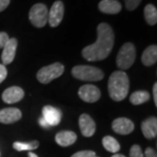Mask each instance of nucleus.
<instances>
[{
  "label": "nucleus",
  "mask_w": 157,
  "mask_h": 157,
  "mask_svg": "<svg viewBox=\"0 0 157 157\" xmlns=\"http://www.w3.org/2000/svg\"><path fill=\"white\" fill-rule=\"evenodd\" d=\"M61 112L52 106H45L42 110V118L49 126H57L61 121Z\"/></svg>",
  "instance_id": "nucleus-11"
},
{
  "label": "nucleus",
  "mask_w": 157,
  "mask_h": 157,
  "mask_svg": "<svg viewBox=\"0 0 157 157\" xmlns=\"http://www.w3.org/2000/svg\"><path fill=\"white\" fill-rule=\"evenodd\" d=\"M153 95H154L155 104V106H157V83H155L154 86H153Z\"/></svg>",
  "instance_id": "nucleus-30"
},
{
  "label": "nucleus",
  "mask_w": 157,
  "mask_h": 157,
  "mask_svg": "<svg viewBox=\"0 0 157 157\" xmlns=\"http://www.w3.org/2000/svg\"><path fill=\"white\" fill-rule=\"evenodd\" d=\"M129 91V79L123 71H115L108 79V94L115 101H121L127 97Z\"/></svg>",
  "instance_id": "nucleus-2"
},
{
  "label": "nucleus",
  "mask_w": 157,
  "mask_h": 157,
  "mask_svg": "<svg viewBox=\"0 0 157 157\" xmlns=\"http://www.w3.org/2000/svg\"><path fill=\"white\" fill-rule=\"evenodd\" d=\"M65 67L61 63H53L50 66L39 69L37 73V78L42 84H48L53 79L59 78L64 73Z\"/></svg>",
  "instance_id": "nucleus-5"
},
{
  "label": "nucleus",
  "mask_w": 157,
  "mask_h": 157,
  "mask_svg": "<svg viewBox=\"0 0 157 157\" xmlns=\"http://www.w3.org/2000/svg\"><path fill=\"white\" fill-rule=\"evenodd\" d=\"M28 156L29 157H39L36 154H33V153H32V152H30L28 154Z\"/></svg>",
  "instance_id": "nucleus-32"
},
{
  "label": "nucleus",
  "mask_w": 157,
  "mask_h": 157,
  "mask_svg": "<svg viewBox=\"0 0 157 157\" xmlns=\"http://www.w3.org/2000/svg\"><path fill=\"white\" fill-rule=\"evenodd\" d=\"M74 78L85 81H100L104 78V73L100 68L91 66H76L72 70Z\"/></svg>",
  "instance_id": "nucleus-4"
},
{
  "label": "nucleus",
  "mask_w": 157,
  "mask_h": 157,
  "mask_svg": "<svg viewBox=\"0 0 157 157\" xmlns=\"http://www.w3.org/2000/svg\"><path fill=\"white\" fill-rule=\"evenodd\" d=\"M39 125H40L41 127H43V128H48V127H50V126L48 125V123H47V122H46V121H45V120H44L42 117L39 119Z\"/></svg>",
  "instance_id": "nucleus-31"
},
{
  "label": "nucleus",
  "mask_w": 157,
  "mask_h": 157,
  "mask_svg": "<svg viewBox=\"0 0 157 157\" xmlns=\"http://www.w3.org/2000/svg\"><path fill=\"white\" fill-rule=\"evenodd\" d=\"M143 155H144V157H157L156 152L151 147H147L145 153Z\"/></svg>",
  "instance_id": "nucleus-28"
},
{
  "label": "nucleus",
  "mask_w": 157,
  "mask_h": 157,
  "mask_svg": "<svg viewBox=\"0 0 157 157\" xmlns=\"http://www.w3.org/2000/svg\"><path fill=\"white\" fill-rule=\"evenodd\" d=\"M112 157H126L123 155H121V154H115V155H113Z\"/></svg>",
  "instance_id": "nucleus-33"
},
{
  "label": "nucleus",
  "mask_w": 157,
  "mask_h": 157,
  "mask_svg": "<svg viewBox=\"0 0 157 157\" xmlns=\"http://www.w3.org/2000/svg\"><path fill=\"white\" fill-rule=\"evenodd\" d=\"M29 19L37 28L44 27L48 22V9L44 4H35L30 10Z\"/></svg>",
  "instance_id": "nucleus-6"
},
{
  "label": "nucleus",
  "mask_w": 157,
  "mask_h": 157,
  "mask_svg": "<svg viewBox=\"0 0 157 157\" xmlns=\"http://www.w3.org/2000/svg\"><path fill=\"white\" fill-rule=\"evenodd\" d=\"M77 140V135L73 131H60L55 136L56 142L61 147L73 145Z\"/></svg>",
  "instance_id": "nucleus-17"
},
{
  "label": "nucleus",
  "mask_w": 157,
  "mask_h": 157,
  "mask_svg": "<svg viewBox=\"0 0 157 157\" xmlns=\"http://www.w3.org/2000/svg\"><path fill=\"white\" fill-rule=\"evenodd\" d=\"M25 95L24 90L19 86H11L4 91L2 99L7 104H13L22 100Z\"/></svg>",
  "instance_id": "nucleus-14"
},
{
  "label": "nucleus",
  "mask_w": 157,
  "mask_h": 157,
  "mask_svg": "<svg viewBox=\"0 0 157 157\" xmlns=\"http://www.w3.org/2000/svg\"><path fill=\"white\" fill-rule=\"evenodd\" d=\"M17 47V40L15 38L10 39L6 45L3 47V52H2V61L4 66L9 65L13 61L15 55H16V50Z\"/></svg>",
  "instance_id": "nucleus-12"
},
{
  "label": "nucleus",
  "mask_w": 157,
  "mask_h": 157,
  "mask_svg": "<svg viewBox=\"0 0 157 157\" xmlns=\"http://www.w3.org/2000/svg\"><path fill=\"white\" fill-rule=\"evenodd\" d=\"M113 130L120 135H129L135 129V124L128 118H117L112 123Z\"/></svg>",
  "instance_id": "nucleus-9"
},
{
  "label": "nucleus",
  "mask_w": 157,
  "mask_h": 157,
  "mask_svg": "<svg viewBox=\"0 0 157 157\" xmlns=\"http://www.w3.org/2000/svg\"><path fill=\"white\" fill-rule=\"evenodd\" d=\"M78 96L82 101L94 103L100 100L101 91L94 85H84L78 89Z\"/></svg>",
  "instance_id": "nucleus-7"
},
{
  "label": "nucleus",
  "mask_w": 157,
  "mask_h": 157,
  "mask_svg": "<svg viewBox=\"0 0 157 157\" xmlns=\"http://www.w3.org/2000/svg\"><path fill=\"white\" fill-rule=\"evenodd\" d=\"M39 142L38 140H33L31 142H20L16 141L13 143V147L17 151H31L38 148Z\"/></svg>",
  "instance_id": "nucleus-22"
},
{
  "label": "nucleus",
  "mask_w": 157,
  "mask_h": 157,
  "mask_svg": "<svg viewBox=\"0 0 157 157\" xmlns=\"http://www.w3.org/2000/svg\"><path fill=\"white\" fill-rule=\"evenodd\" d=\"M96 157H98V156H96Z\"/></svg>",
  "instance_id": "nucleus-34"
},
{
  "label": "nucleus",
  "mask_w": 157,
  "mask_h": 157,
  "mask_svg": "<svg viewBox=\"0 0 157 157\" xmlns=\"http://www.w3.org/2000/svg\"><path fill=\"white\" fill-rule=\"evenodd\" d=\"M64 4L62 1L58 0L53 3L48 13V22L52 27H57L64 17Z\"/></svg>",
  "instance_id": "nucleus-8"
},
{
  "label": "nucleus",
  "mask_w": 157,
  "mask_h": 157,
  "mask_svg": "<svg viewBox=\"0 0 157 157\" xmlns=\"http://www.w3.org/2000/svg\"><path fill=\"white\" fill-rule=\"evenodd\" d=\"M136 51L132 43H125L119 51L116 58V65L121 70H127L135 63Z\"/></svg>",
  "instance_id": "nucleus-3"
},
{
  "label": "nucleus",
  "mask_w": 157,
  "mask_h": 157,
  "mask_svg": "<svg viewBox=\"0 0 157 157\" xmlns=\"http://www.w3.org/2000/svg\"><path fill=\"white\" fill-rule=\"evenodd\" d=\"M157 61V46L155 45H149L144 50L141 55V62L144 66L150 67Z\"/></svg>",
  "instance_id": "nucleus-18"
},
{
  "label": "nucleus",
  "mask_w": 157,
  "mask_h": 157,
  "mask_svg": "<svg viewBox=\"0 0 157 157\" xmlns=\"http://www.w3.org/2000/svg\"><path fill=\"white\" fill-rule=\"evenodd\" d=\"M129 157H144L140 147L138 145H133L131 147L129 152Z\"/></svg>",
  "instance_id": "nucleus-23"
},
{
  "label": "nucleus",
  "mask_w": 157,
  "mask_h": 157,
  "mask_svg": "<svg viewBox=\"0 0 157 157\" xmlns=\"http://www.w3.org/2000/svg\"><path fill=\"white\" fill-rule=\"evenodd\" d=\"M144 17L149 25H155L157 23V10L153 5H147L144 8Z\"/></svg>",
  "instance_id": "nucleus-20"
},
{
  "label": "nucleus",
  "mask_w": 157,
  "mask_h": 157,
  "mask_svg": "<svg viewBox=\"0 0 157 157\" xmlns=\"http://www.w3.org/2000/svg\"><path fill=\"white\" fill-rule=\"evenodd\" d=\"M114 43V33L112 27L107 23H101L97 27L95 43L85 47L82 56L87 61L103 60L110 54Z\"/></svg>",
  "instance_id": "nucleus-1"
},
{
  "label": "nucleus",
  "mask_w": 157,
  "mask_h": 157,
  "mask_svg": "<svg viewBox=\"0 0 157 157\" xmlns=\"http://www.w3.org/2000/svg\"><path fill=\"white\" fill-rule=\"evenodd\" d=\"M78 125L81 134L86 137H91L96 131V124L88 114L83 113L78 119Z\"/></svg>",
  "instance_id": "nucleus-10"
},
{
  "label": "nucleus",
  "mask_w": 157,
  "mask_h": 157,
  "mask_svg": "<svg viewBox=\"0 0 157 157\" xmlns=\"http://www.w3.org/2000/svg\"><path fill=\"white\" fill-rule=\"evenodd\" d=\"M150 94L147 91H136L130 96V102L133 105H140L149 101Z\"/></svg>",
  "instance_id": "nucleus-19"
},
{
  "label": "nucleus",
  "mask_w": 157,
  "mask_h": 157,
  "mask_svg": "<svg viewBox=\"0 0 157 157\" xmlns=\"http://www.w3.org/2000/svg\"><path fill=\"white\" fill-rule=\"evenodd\" d=\"M7 76V70H6V66L0 64V83H2Z\"/></svg>",
  "instance_id": "nucleus-27"
},
{
  "label": "nucleus",
  "mask_w": 157,
  "mask_h": 157,
  "mask_svg": "<svg viewBox=\"0 0 157 157\" xmlns=\"http://www.w3.org/2000/svg\"><path fill=\"white\" fill-rule=\"evenodd\" d=\"M99 10L105 14H117L121 11V4L117 0H101L99 4Z\"/></svg>",
  "instance_id": "nucleus-16"
},
{
  "label": "nucleus",
  "mask_w": 157,
  "mask_h": 157,
  "mask_svg": "<svg viewBox=\"0 0 157 157\" xmlns=\"http://www.w3.org/2000/svg\"><path fill=\"white\" fill-rule=\"evenodd\" d=\"M22 117L21 111L16 107H7L0 110V122L11 124L19 121Z\"/></svg>",
  "instance_id": "nucleus-13"
},
{
  "label": "nucleus",
  "mask_w": 157,
  "mask_h": 157,
  "mask_svg": "<svg viewBox=\"0 0 157 157\" xmlns=\"http://www.w3.org/2000/svg\"><path fill=\"white\" fill-rule=\"evenodd\" d=\"M142 134L147 139L155 138L157 135V119L156 117L147 118L141 123Z\"/></svg>",
  "instance_id": "nucleus-15"
},
{
  "label": "nucleus",
  "mask_w": 157,
  "mask_h": 157,
  "mask_svg": "<svg viewBox=\"0 0 157 157\" xmlns=\"http://www.w3.org/2000/svg\"><path fill=\"white\" fill-rule=\"evenodd\" d=\"M9 39H10V38H9L8 34L6 33H0V49L6 45Z\"/></svg>",
  "instance_id": "nucleus-26"
},
{
  "label": "nucleus",
  "mask_w": 157,
  "mask_h": 157,
  "mask_svg": "<svg viewBox=\"0 0 157 157\" xmlns=\"http://www.w3.org/2000/svg\"><path fill=\"white\" fill-rule=\"evenodd\" d=\"M96 153L91 150H84L73 154L71 157H96Z\"/></svg>",
  "instance_id": "nucleus-25"
},
{
  "label": "nucleus",
  "mask_w": 157,
  "mask_h": 157,
  "mask_svg": "<svg viewBox=\"0 0 157 157\" xmlns=\"http://www.w3.org/2000/svg\"><path fill=\"white\" fill-rule=\"evenodd\" d=\"M11 0H0V12L5 11L8 6L10 5Z\"/></svg>",
  "instance_id": "nucleus-29"
},
{
  "label": "nucleus",
  "mask_w": 157,
  "mask_h": 157,
  "mask_svg": "<svg viewBox=\"0 0 157 157\" xmlns=\"http://www.w3.org/2000/svg\"><path fill=\"white\" fill-rule=\"evenodd\" d=\"M102 145L105 147V149L111 153H117L121 149L120 143L118 142L117 140L109 135L105 136L102 139Z\"/></svg>",
  "instance_id": "nucleus-21"
},
{
  "label": "nucleus",
  "mask_w": 157,
  "mask_h": 157,
  "mask_svg": "<svg viewBox=\"0 0 157 157\" xmlns=\"http://www.w3.org/2000/svg\"><path fill=\"white\" fill-rule=\"evenodd\" d=\"M124 2L128 11H135L140 6L141 0H124Z\"/></svg>",
  "instance_id": "nucleus-24"
}]
</instances>
